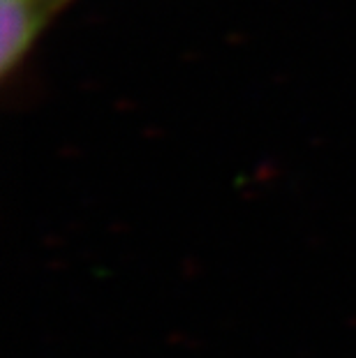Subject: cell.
<instances>
[{
  "label": "cell",
  "mask_w": 356,
  "mask_h": 358,
  "mask_svg": "<svg viewBox=\"0 0 356 358\" xmlns=\"http://www.w3.org/2000/svg\"><path fill=\"white\" fill-rule=\"evenodd\" d=\"M67 0H0V70L3 77L24 63L37 37Z\"/></svg>",
  "instance_id": "6da1fadb"
}]
</instances>
